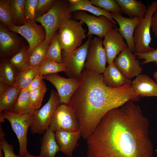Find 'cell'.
Listing matches in <instances>:
<instances>
[{"mask_svg": "<svg viewBox=\"0 0 157 157\" xmlns=\"http://www.w3.org/2000/svg\"><path fill=\"white\" fill-rule=\"evenodd\" d=\"M149 122L129 101L108 112L86 139L87 157H153Z\"/></svg>", "mask_w": 157, "mask_h": 157, "instance_id": "obj_1", "label": "cell"}, {"mask_svg": "<svg viewBox=\"0 0 157 157\" xmlns=\"http://www.w3.org/2000/svg\"><path fill=\"white\" fill-rule=\"evenodd\" d=\"M79 80L80 85L69 104L76 114L81 136L84 140L93 133L109 111L129 101H137L140 99L131 84L110 88L104 82L103 74L84 68Z\"/></svg>", "mask_w": 157, "mask_h": 157, "instance_id": "obj_2", "label": "cell"}, {"mask_svg": "<svg viewBox=\"0 0 157 157\" xmlns=\"http://www.w3.org/2000/svg\"><path fill=\"white\" fill-rule=\"evenodd\" d=\"M68 0H56L50 10L44 15L35 18L34 21L43 26L46 33L45 40L51 43L56 31L71 19Z\"/></svg>", "mask_w": 157, "mask_h": 157, "instance_id": "obj_3", "label": "cell"}, {"mask_svg": "<svg viewBox=\"0 0 157 157\" xmlns=\"http://www.w3.org/2000/svg\"><path fill=\"white\" fill-rule=\"evenodd\" d=\"M147 8L145 17L141 20L135 30L134 53H145L155 49L150 46L151 40L150 29L152 17L157 10V0L152 1L149 4Z\"/></svg>", "mask_w": 157, "mask_h": 157, "instance_id": "obj_4", "label": "cell"}, {"mask_svg": "<svg viewBox=\"0 0 157 157\" xmlns=\"http://www.w3.org/2000/svg\"><path fill=\"white\" fill-rule=\"evenodd\" d=\"M0 113V123L3 122L5 119H7L10 122L19 142V155L20 157H25L28 152L27 132L32 123L33 114H17L9 111Z\"/></svg>", "mask_w": 157, "mask_h": 157, "instance_id": "obj_5", "label": "cell"}, {"mask_svg": "<svg viewBox=\"0 0 157 157\" xmlns=\"http://www.w3.org/2000/svg\"><path fill=\"white\" fill-rule=\"evenodd\" d=\"M61 103L58 93L52 89L49 99L41 108L35 110L33 115L30 127L33 134H43L49 128L55 113Z\"/></svg>", "mask_w": 157, "mask_h": 157, "instance_id": "obj_6", "label": "cell"}, {"mask_svg": "<svg viewBox=\"0 0 157 157\" xmlns=\"http://www.w3.org/2000/svg\"><path fill=\"white\" fill-rule=\"evenodd\" d=\"M82 21L70 19L59 29L58 33L62 49L66 52L74 50L82 46L85 38V30Z\"/></svg>", "mask_w": 157, "mask_h": 157, "instance_id": "obj_7", "label": "cell"}, {"mask_svg": "<svg viewBox=\"0 0 157 157\" xmlns=\"http://www.w3.org/2000/svg\"><path fill=\"white\" fill-rule=\"evenodd\" d=\"M92 38V35L88 36L86 42L74 50L69 52L62 50V59L66 69L65 73L69 78L80 79L84 68L88 47Z\"/></svg>", "mask_w": 157, "mask_h": 157, "instance_id": "obj_8", "label": "cell"}, {"mask_svg": "<svg viewBox=\"0 0 157 157\" xmlns=\"http://www.w3.org/2000/svg\"><path fill=\"white\" fill-rule=\"evenodd\" d=\"M49 127L54 132L80 131L79 122L74 110L69 104H61L57 108Z\"/></svg>", "mask_w": 157, "mask_h": 157, "instance_id": "obj_9", "label": "cell"}, {"mask_svg": "<svg viewBox=\"0 0 157 157\" xmlns=\"http://www.w3.org/2000/svg\"><path fill=\"white\" fill-rule=\"evenodd\" d=\"M73 13L74 19L79 20L87 26L88 31L87 36H88L94 35L102 38L107 32L117 27L116 24L104 15L97 17L83 11H77Z\"/></svg>", "mask_w": 157, "mask_h": 157, "instance_id": "obj_10", "label": "cell"}, {"mask_svg": "<svg viewBox=\"0 0 157 157\" xmlns=\"http://www.w3.org/2000/svg\"><path fill=\"white\" fill-rule=\"evenodd\" d=\"M102 38L95 37L91 40L88 47L84 69L99 74L106 68V53Z\"/></svg>", "mask_w": 157, "mask_h": 157, "instance_id": "obj_11", "label": "cell"}, {"mask_svg": "<svg viewBox=\"0 0 157 157\" xmlns=\"http://www.w3.org/2000/svg\"><path fill=\"white\" fill-rule=\"evenodd\" d=\"M35 22L26 20L22 26L13 25L6 28L10 31L19 34L26 39L29 44V53L37 45L44 41L46 38L45 29Z\"/></svg>", "mask_w": 157, "mask_h": 157, "instance_id": "obj_12", "label": "cell"}, {"mask_svg": "<svg viewBox=\"0 0 157 157\" xmlns=\"http://www.w3.org/2000/svg\"><path fill=\"white\" fill-rule=\"evenodd\" d=\"M43 77L44 79L51 82L56 88L61 104H69L72 97L80 84L79 79L63 77L57 73Z\"/></svg>", "mask_w": 157, "mask_h": 157, "instance_id": "obj_13", "label": "cell"}, {"mask_svg": "<svg viewBox=\"0 0 157 157\" xmlns=\"http://www.w3.org/2000/svg\"><path fill=\"white\" fill-rule=\"evenodd\" d=\"M20 37L9 31L0 23V57L8 59L25 46Z\"/></svg>", "mask_w": 157, "mask_h": 157, "instance_id": "obj_14", "label": "cell"}, {"mask_svg": "<svg viewBox=\"0 0 157 157\" xmlns=\"http://www.w3.org/2000/svg\"><path fill=\"white\" fill-rule=\"evenodd\" d=\"M113 63L118 69L130 79L137 76L142 72L140 60L128 48L119 54Z\"/></svg>", "mask_w": 157, "mask_h": 157, "instance_id": "obj_15", "label": "cell"}, {"mask_svg": "<svg viewBox=\"0 0 157 157\" xmlns=\"http://www.w3.org/2000/svg\"><path fill=\"white\" fill-rule=\"evenodd\" d=\"M117 28H113L107 32L102 41L108 65L113 63L117 56L128 48L124 38L117 31Z\"/></svg>", "mask_w": 157, "mask_h": 157, "instance_id": "obj_16", "label": "cell"}, {"mask_svg": "<svg viewBox=\"0 0 157 157\" xmlns=\"http://www.w3.org/2000/svg\"><path fill=\"white\" fill-rule=\"evenodd\" d=\"M112 18L118 23L119 28L117 31L126 42L128 48L134 53L135 51L134 33L135 28L141 19L138 17H127L121 14L111 13Z\"/></svg>", "mask_w": 157, "mask_h": 157, "instance_id": "obj_17", "label": "cell"}, {"mask_svg": "<svg viewBox=\"0 0 157 157\" xmlns=\"http://www.w3.org/2000/svg\"><path fill=\"white\" fill-rule=\"evenodd\" d=\"M54 135L60 151L67 157H72L74 151L78 145V141L81 136L80 131H56L54 132Z\"/></svg>", "mask_w": 157, "mask_h": 157, "instance_id": "obj_18", "label": "cell"}, {"mask_svg": "<svg viewBox=\"0 0 157 157\" xmlns=\"http://www.w3.org/2000/svg\"><path fill=\"white\" fill-rule=\"evenodd\" d=\"M131 86L137 95L157 97V83L147 75L140 74L132 81Z\"/></svg>", "mask_w": 157, "mask_h": 157, "instance_id": "obj_19", "label": "cell"}, {"mask_svg": "<svg viewBox=\"0 0 157 157\" xmlns=\"http://www.w3.org/2000/svg\"><path fill=\"white\" fill-rule=\"evenodd\" d=\"M103 80L108 86L117 88L131 85V79L126 77L117 68L113 63L106 68L103 74Z\"/></svg>", "mask_w": 157, "mask_h": 157, "instance_id": "obj_20", "label": "cell"}, {"mask_svg": "<svg viewBox=\"0 0 157 157\" xmlns=\"http://www.w3.org/2000/svg\"><path fill=\"white\" fill-rule=\"evenodd\" d=\"M40 142V155L43 157H56V154L60 151L54 132L49 127L43 134Z\"/></svg>", "mask_w": 157, "mask_h": 157, "instance_id": "obj_21", "label": "cell"}, {"mask_svg": "<svg viewBox=\"0 0 157 157\" xmlns=\"http://www.w3.org/2000/svg\"><path fill=\"white\" fill-rule=\"evenodd\" d=\"M71 11L73 13L78 11L85 10L99 17L104 15L107 17L115 24L116 22L112 18L111 13L95 6L88 0H68Z\"/></svg>", "mask_w": 157, "mask_h": 157, "instance_id": "obj_22", "label": "cell"}, {"mask_svg": "<svg viewBox=\"0 0 157 157\" xmlns=\"http://www.w3.org/2000/svg\"><path fill=\"white\" fill-rule=\"evenodd\" d=\"M122 8L123 13L129 17H137L141 20L145 16L147 10L141 1L137 0H116Z\"/></svg>", "mask_w": 157, "mask_h": 157, "instance_id": "obj_23", "label": "cell"}, {"mask_svg": "<svg viewBox=\"0 0 157 157\" xmlns=\"http://www.w3.org/2000/svg\"><path fill=\"white\" fill-rule=\"evenodd\" d=\"M20 91V90L13 85L8 86L0 94V113L11 111Z\"/></svg>", "mask_w": 157, "mask_h": 157, "instance_id": "obj_24", "label": "cell"}, {"mask_svg": "<svg viewBox=\"0 0 157 157\" xmlns=\"http://www.w3.org/2000/svg\"><path fill=\"white\" fill-rule=\"evenodd\" d=\"M29 94L25 88L22 90L11 112L17 114H33L36 109L31 103Z\"/></svg>", "mask_w": 157, "mask_h": 157, "instance_id": "obj_25", "label": "cell"}, {"mask_svg": "<svg viewBox=\"0 0 157 157\" xmlns=\"http://www.w3.org/2000/svg\"><path fill=\"white\" fill-rule=\"evenodd\" d=\"M50 44L45 40L37 45L28 53V63L30 66L39 68L46 59L47 49Z\"/></svg>", "mask_w": 157, "mask_h": 157, "instance_id": "obj_26", "label": "cell"}, {"mask_svg": "<svg viewBox=\"0 0 157 157\" xmlns=\"http://www.w3.org/2000/svg\"><path fill=\"white\" fill-rule=\"evenodd\" d=\"M29 50V45L25 46L8 59L17 72L25 70L31 67L28 63Z\"/></svg>", "mask_w": 157, "mask_h": 157, "instance_id": "obj_27", "label": "cell"}, {"mask_svg": "<svg viewBox=\"0 0 157 157\" xmlns=\"http://www.w3.org/2000/svg\"><path fill=\"white\" fill-rule=\"evenodd\" d=\"M17 72L8 59H1L0 64V82L8 86L14 85Z\"/></svg>", "mask_w": 157, "mask_h": 157, "instance_id": "obj_28", "label": "cell"}, {"mask_svg": "<svg viewBox=\"0 0 157 157\" xmlns=\"http://www.w3.org/2000/svg\"><path fill=\"white\" fill-rule=\"evenodd\" d=\"M39 68L31 67L25 70L17 72L14 85L21 90L27 88L38 74Z\"/></svg>", "mask_w": 157, "mask_h": 157, "instance_id": "obj_29", "label": "cell"}, {"mask_svg": "<svg viewBox=\"0 0 157 157\" xmlns=\"http://www.w3.org/2000/svg\"><path fill=\"white\" fill-rule=\"evenodd\" d=\"M12 18L15 26H20L25 23L24 7L25 0H9Z\"/></svg>", "mask_w": 157, "mask_h": 157, "instance_id": "obj_30", "label": "cell"}, {"mask_svg": "<svg viewBox=\"0 0 157 157\" xmlns=\"http://www.w3.org/2000/svg\"><path fill=\"white\" fill-rule=\"evenodd\" d=\"M62 48L58 34L55 33L47 49L46 59L59 63H63Z\"/></svg>", "mask_w": 157, "mask_h": 157, "instance_id": "obj_31", "label": "cell"}, {"mask_svg": "<svg viewBox=\"0 0 157 157\" xmlns=\"http://www.w3.org/2000/svg\"><path fill=\"white\" fill-rule=\"evenodd\" d=\"M66 71L64 63H59L45 59L39 68L38 74L44 76Z\"/></svg>", "mask_w": 157, "mask_h": 157, "instance_id": "obj_32", "label": "cell"}, {"mask_svg": "<svg viewBox=\"0 0 157 157\" xmlns=\"http://www.w3.org/2000/svg\"><path fill=\"white\" fill-rule=\"evenodd\" d=\"M0 21L7 28L15 25L12 18L9 0H0Z\"/></svg>", "mask_w": 157, "mask_h": 157, "instance_id": "obj_33", "label": "cell"}, {"mask_svg": "<svg viewBox=\"0 0 157 157\" xmlns=\"http://www.w3.org/2000/svg\"><path fill=\"white\" fill-rule=\"evenodd\" d=\"M92 3L96 7L111 13L121 14L122 10L116 0H91Z\"/></svg>", "mask_w": 157, "mask_h": 157, "instance_id": "obj_34", "label": "cell"}, {"mask_svg": "<svg viewBox=\"0 0 157 157\" xmlns=\"http://www.w3.org/2000/svg\"><path fill=\"white\" fill-rule=\"evenodd\" d=\"M47 89L43 80L40 86L29 93V96L33 105L36 110L40 109Z\"/></svg>", "mask_w": 157, "mask_h": 157, "instance_id": "obj_35", "label": "cell"}, {"mask_svg": "<svg viewBox=\"0 0 157 157\" xmlns=\"http://www.w3.org/2000/svg\"><path fill=\"white\" fill-rule=\"evenodd\" d=\"M56 0H38L36 6L35 18L41 17L51 9Z\"/></svg>", "mask_w": 157, "mask_h": 157, "instance_id": "obj_36", "label": "cell"}, {"mask_svg": "<svg viewBox=\"0 0 157 157\" xmlns=\"http://www.w3.org/2000/svg\"><path fill=\"white\" fill-rule=\"evenodd\" d=\"M0 127V147L3 151L4 157H20L19 155L15 154L13 145L9 144L4 137L5 134L1 125Z\"/></svg>", "mask_w": 157, "mask_h": 157, "instance_id": "obj_37", "label": "cell"}, {"mask_svg": "<svg viewBox=\"0 0 157 157\" xmlns=\"http://www.w3.org/2000/svg\"><path fill=\"white\" fill-rule=\"evenodd\" d=\"M38 0H25L24 7L26 20L34 21L35 8Z\"/></svg>", "mask_w": 157, "mask_h": 157, "instance_id": "obj_38", "label": "cell"}, {"mask_svg": "<svg viewBox=\"0 0 157 157\" xmlns=\"http://www.w3.org/2000/svg\"><path fill=\"white\" fill-rule=\"evenodd\" d=\"M134 54L137 58L144 60L141 63L142 65L151 62L157 63V49L147 53Z\"/></svg>", "mask_w": 157, "mask_h": 157, "instance_id": "obj_39", "label": "cell"}, {"mask_svg": "<svg viewBox=\"0 0 157 157\" xmlns=\"http://www.w3.org/2000/svg\"><path fill=\"white\" fill-rule=\"evenodd\" d=\"M43 79V76L38 74L30 85L25 88L30 93L38 88L40 85Z\"/></svg>", "mask_w": 157, "mask_h": 157, "instance_id": "obj_40", "label": "cell"}, {"mask_svg": "<svg viewBox=\"0 0 157 157\" xmlns=\"http://www.w3.org/2000/svg\"><path fill=\"white\" fill-rule=\"evenodd\" d=\"M151 28L155 36L157 38V10L152 17Z\"/></svg>", "mask_w": 157, "mask_h": 157, "instance_id": "obj_41", "label": "cell"}, {"mask_svg": "<svg viewBox=\"0 0 157 157\" xmlns=\"http://www.w3.org/2000/svg\"><path fill=\"white\" fill-rule=\"evenodd\" d=\"M8 86L6 84L0 82V94H1Z\"/></svg>", "mask_w": 157, "mask_h": 157, "instance_id": "obj_42", "label": "cell"}, {"mask_svg": "<svg viewBox=\"0 0 157 157\" xmlns=\"http://www.w3.org/2000/svg\"><path fill=\"white\" fill-rule=\"evenodd\" d=\"M157 66V63H155ZM153 77L155 81L157 82V70L155 71L153 73Z\"/></svg>", "mask_w": 157, "mask_h": 157, "instance_id": "obj_43", "label": "cell"}, {"mask_svg": "<svg viewBox=\"0 0 157 157\" xmlns=\"http://www.w3.org/2000/svg\"><path fill=\"white\" fill-rule=\"evenodd\" d=\"M25 157H43L40 155L38 156H35L30 154L28 151Z\"/></svg>", "mask_w": 157, "mask_h": 157, "instance_id": "obj_44", "label": "cell"}, {"mask_svg": "<svg viewBox=\"0 0 157 157\" xmlns=\"http://www.w3.org/2000/svg\"><path fill=\"white\" fill-rule=\"evenodd\" d=\"M2 151V148L0 147V157H3V154Z\"/></svg>", "mask_w": 157, "mask_h": 157, "instance_id": "obj_45", "label": "cell"}]
</instances>
